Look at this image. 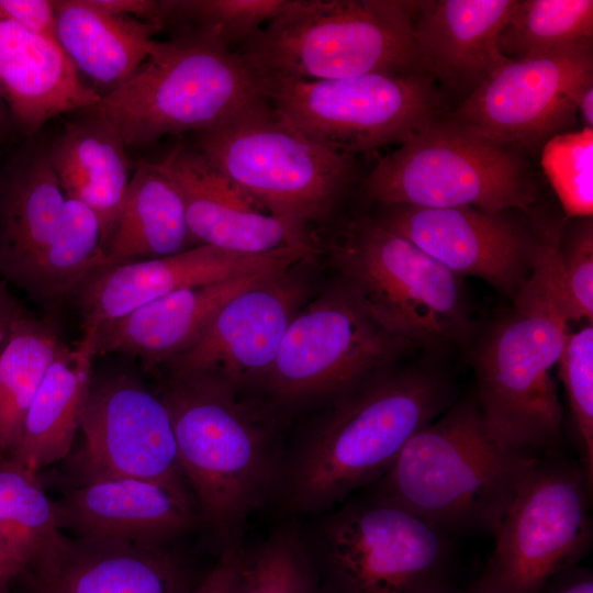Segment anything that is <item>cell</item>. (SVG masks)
<instances>
[{
    "label": "cell",
    "mask_w": 593,
    "mask_h": 593,
    "mask_svg": "<svg viewBox=\"0 0 593 593\" xmlns=\"http://www.w3.org/2000/svg\"><path fill=\"white\" fill-rule=\"evenodd\" d=\"M22 310L21 304L11 293L9 284L0 279V355Z\"/></svg>",
    "instance_id": "obj_43"
},
{
    "label": "cell",
    "mask_w": 593,
    "mask_h": 593,
    "mask_svg": "<svg viewBox=\"0 0 593 593\" xmlns=\"http://www.w3.org/2000/svg\"><path fill=\"white\" fill-rule=\"evenodd\" d=\"M517 0L418 1L414 40L424 71L445 86L475 90L512 59L502 55L500 35Z\"/></svg>",
    "instance_id": "obj_22"
},
{
    "label": "cell",
    "mask_w": 593,
    "mask_h": 593,
    "mask_svg": "<svg viewBox=\"0 0 593 593\" xmlns=\"http://www.w3.org/2000/svg\"><path fill=\"white\" fill-rule=\"evenodd\" d=\"M211 377L170 379L160 400L178 458L221 551L242 546L250 516L275 500L286 447L272 418Z\"/></svg>",
    "instance_id": "obj_3"
},
{
    "label": "cell",
    "mask_w": 593,
    "mask_h": 593,
    "mask_svg": "<svg viewBox=\"0 0 593 593\" xmlns=\"http://www.w3.org/2000/svg\"><path fill=\"white\" fill-rule=\"evenodd\" d=\"M255 78L260 94L289 125L309 139L350 156L405 142L438 119L441 109L434 79L427 74Z\"/></svg>",
    "instance_id": "obj_12"
},
{
    "label": "cell",
    "mask_w": 593,
    "mask_h": 593,
    "mask_svg": "<svg viewBox=\"0 0 593 593\" xmlns=\"http://www.w3.org/2000/svg\"><path fill=\"white\" fill-rule=\"evenodd\" d=\"M541 165L569 216L593 213V128L566 132L544 144Z\"/></svg>",
    "instance_id": "obj_36"
},
{
    "label": "cell",
    "mask_w": 593,
    "mask_h": 593,
    "mask_svg": "<svg viewBox=\"0 0 593 593\" xmlns=\"http://www.w3.org/2000/svg\"><path fill=\"white\" fill-rule=\"evenodd\" d=\"M538 593H593V573L579 564L553 577Z\"/></svg>",
    "instance_id": "obj_41"
},
{
    "label": "cell",
    "mask_w": 593,
    "mask_h": 593,
    "mask_svg": "<svg viewBox=\"0 0 593 593\" xmlns=\"http://www.w3.org/2000/svg\"><path fill=\"white\" fill-rule=\"evenodd\" d=\"M287 4L288 0H169L166 25L216 27L228 47L242 46Z\"/></svg>",
    "instance_id": "obj_35"
},
{
    "label": "cell",
    "mask_w": 593,
    "mask_h": 593,
    "mask_svg": "<svg viewBox=\"0 0 593 593\" xmlns=\"http://www.w3.org/2000/svg\"><path fill=\"white\" fill-rule=\"evenodd\" d=\"M195 149L264 210L301 230L329 217L354 172L350 155L309 139L266 100L198 133Z\"/></svg>",
    "instance_id": "obj_9"
},
{
    "label": "cell",
    "mask_w": 593,
    "mask_h": 593,
    "mask_svg": "<svg viewBox=\"0 0 593 593\" xmlns=\"http://www.w3.org/2000/svg\"><path fill=\"white\" fill-rule=\"evenodd\" d=\"M342 286L387 332L426 346L465 340L470 320L459 277L370 216L346 221L327 246Z\"/></svg>",
    "instance_id": "obj_7"
},
{
    "label": "cell",
    "mask_w": 593,
    "mask_h": 593,
    "mask_svg": "<svg viewBox=\"0 0 593 593\" xmlns=\"http://www.w3.org/2000/svg\"><path fill=\"white\" fill-rule=\"evenodd\" d=\"M191 239L183 199L166 160L138 159L115 230L102 249L105 266L170 256L188 249Z\"/></svg>",
    "instance_id": "obj_28"
},
{
    "label": "cell",
    "mask_w": 593,
    "mask_h": 593,
    "mask_svg": "<svg viewBox=\"0 0 593 593\" xmlns=\"http://www.w3.org/2000/svg\"><path fill=\"white\" fill-rule=\"evenodd\" d=\"M410 346L340 286L298 311L259 384L278 405L334 399L384 370Z\"/></svg>",
    "instance_id": "obj_14"
},
{
    "label": "cell",
    "mask_w": 593,
    "mask_h": 593,
    "mask_svg": "<svg viewBox=\"0 0 593 593\" xmlns=\"http://www.w3.org/2000/svg\"><path fill=\"white\" fill-rule=\"evenodd\" d=\"M64 345L48 320L20 312L0 355V457L16 447L29 406Z\"/></svg>",
    "instance_id": "obj_30"
},
{
    "label": "cell",
    "mask_w": 593,
    "mask_h": 593,
    "mask_svg": "<svg viewBox=\"0 0 593 593\" xmlns=\"http://www.w3.org/2000/svg\"><path fill=\"white\" fill-rule=\"evenodd\" d=\"M80 429L83 444L72 460L77 486L107 479L145 480L198 512L168 411L139 381L125 374L92 381Z\"/></svg>",
    "instance_id": "obj_15"
},
{
    "label": "cell",
    "mask_w": 593,
    "mask_h": 593,
    "mask_svg": "<svg viewBox=\"0 0 593 593\" xmlns=\"http://www.w3.org/2000/svg\"><path fill=\"white\" fill-rule=\"evenodd\" d=\"M561 277L569 321L593 320V222L583 217L560 243Z\"/></svg>",
    "instance_id": "obj_37"
},
{
    "label": "cell",
    "mask_w": 593,
    "mask_h": 593,
    "mask_svg": "<svg viewBox=\"0 0 593 593\" xmlns=\"http://www.w3.org/2000/svg\"><path fill=\"white\" fill-rule=\"evenodd\" d=\"M290 269L231 299L190 346L163 362L170 379L211 376L235 389L259 384L305 298Z\"/></svg>",
    "instance_id": "obj_18"
},
{
    "label": "cell",
    "mask_w": 593,
    "mask_h": 593,
    "mask_svg": "<svg viewBox=\"0 0 593 593\" xmlns=\"http://www.w3.org/2000/svg\"><path fill=\"white\" fill-rule=\"evenodd\" d=\"M451 384L425 368L382 370L334 398L286 447L275 500L292 514L315 516L370 486L409 439L450 405Z\"/></svg>",
    "instance_id": "obj_1"
},
{
    "label": "cell",
    "mask_w": 593,
    "mask_h": 593,
    "mask_svg": "<svg viewBox=\"0 0 593 593\" xmlns=\"http://www.w3.org/2000/svg\"><path fill=\"white\" fill-rule=\"evenodd\" d=\"M242 546L221 551L214 568L198 586L187 593H234L238 580Z\"/></svg>",
    "instance_id": "obj_39"
},
{
    "label": "cell",
    "mask_w": 593,
    "mask_h": 593,
    "mask_svg": "<svg viewBox=\"0 0 593 593\" xmlns=\"http://www.w3.org/2000/svg\"><path fill=\"white\" fill-rule=\"evenodd\" d=\"M536 459L535 452L499 441L471 395L416 432L369 486L368 499L446 532H494Z\"/></svg>",
    "instance_id": "obj_4"
},
{
    "label": "cell",
    "mask_w": 593,
    "mask_h": 593,
    "mask_svg": "<svg viewBox=\"0 0 593 593\" xmlns=\"http://www.w3.org/2000/svg\"><path fill=\"white\" fill-rule=\"evenodd\" d=\"M302 536L321 593H415L448 579V532L395 505L345 501Z\"/></svg>",
    "instance_id": "obj_10"
},
{
    "label": "cell",
    "mask_w": 593,
    "mask_h": 593,
    "mask_svg": "<svg viewBox=\"0 0 593 593\" xmlns=\"http://www.w3.org/2000/svg\"><path fill=\"white\" fill-rule=\"evenodd\" d=\"M165 160L181 192L194 240L253 254L284 246H314L304 230L264 213L195 148L179 142Z\"/></svg>",
    "instance_id": "obj_21"
},
{
    "label": "cell",
    "mask_w": 593,
    "mask_h": 593,
    "mask_svg": "<svg viewBox=\"0 0 593 593\" xmlns=\"http://www.w3.org/2000/svg\"><path fill=\"white\" fill-rule=\"evenodd\" d=\"M288 269L259 270L158 298L100 324L96 353H121L139 357L149 365L163 363L190 346L231 299Z\"/></svg>",
    "instance_id": "obj_25"
},
{
    "label": "cell",
    "mask_w": 593,
    "mask_h": 593,
    "mask_svg": "<svg viewBox=\"0 0 593 593\" xmlns=\"http://www.w3.org/2000/svg\"><path fill=\"white\" fill-rule=\"evenodd\" d=\"M24 570V563L0 530V593H13V584Z\"/></svg>",
    "instance_id": "obj_42"
},
{
    "label": "cell",
    "mask_w": 593,
    "mask_h": 593,
    "mask_svg": "<svg viewBox=\"0 0 593 593\" xmlns=\"http://www.w3.org/2000/svg\"><path fill=\"white\" fill-rule=\"evenodd\" d=\"M57 42L76 69L114 88L130 78L153 53L154 25L113 14L94 0L54 1Z\"/></svg>",
    "instance_id": "obj_29"
},
{
    "label": "cell",
    "mask_w": 593,
    "mask_h": 593,
    "mask_svg": "<svg viewBox=\"0 0 593 593\" xmlns=\"http://www.w3.org/2000/svg\"><path fill=\"white\" fill-rule=\"evenodd\" d=\"M366 192L380 204L473 206L488 212L528 211L537 200L533 176L513 150L439 118L379 158Z\"/></svg>",
    "instance_id": "obj_11"
},
{
    "label": "cell",
    "mask_w": 593,
    "mask_h": 593,
    "mask_svg": "<svg viewBox=\"0 0 593 593\" xmlns=\"http://www.w3.org/2000/svg\"><path fill=\"white\" fill-rule=\"evenodd\" d=\"M264 100L255 76L219 29L182 26L157 41L143 65L88 110L126 147H141L167 135L212 130Z\"/></svg>",
    "instance_id": "obj_5"
},
{
    "label": "cell",
    "mask_w": 593,
    "mask_h": 593,
    "mask_svg": "<svg viewBox=\"0 0 593 593\" xmlns=\"http://www.w3.org/2000/svg\"><path fill=\"white\" fill-rule=\"evenodd\" d=\"M234 593H321L296 521L278 525L254 547L242 546Z\"/></svg>",
    "instance_id": "obj_33"
},
{
    "label": "cell",
    "mask_w": 593,
    "mask_h": 593,
    "mask_svg": "<svg viewBox=\"0 0 593 593\" xmlns=\"http://www.w3.org/2000/svg\"><path fill=\"white\" fill-rule=\"evenodd\" d=\"M591 80L592 44L512 59L446 120L463 133L511 150L534 147L574 123V93Z\"/></svg>",
    "instance_id": "obj_16"
},
{
    "label": "cell",
    "mask_w": 593,
    "mask_h": 593,
    "mask_svg": "<svg viewBox=\"0 0 593 593\" xmlns=\"http://www.w3.org/2000/svg\"><path fill=\"white\" fill-rule=\"evenodd\" d=\"M418 1L288 0L236 51L255 76L321 80L426 74L414 40Z\"/></svg>",
    "instance_id": "obj_6"
},
{
    "label": "cell",
    "mask_w": 593,
    "mask_h": 593,
    "mask_svg": "<svg viewBox=\"0 0 593 593\" xmlns=\"http://www.w3.org/2000/svg\"><path fill=\"white\" fill-rule=\"evenodd\" d=\"M592 485L578 460H535L494 529V548L470 593H538L592 546Z\"/></svg>",
    "instance_id": "obj_13"
},
{
    "label": "cell",
    "mask_w": 593,
    "mask_h": 593,
    "mask_svg": "<svg viewBox=\"0 0 593 593\" xmlns=\"http://www.w3.org/2000/svg\"><path fill=\"white\" fill-rule=\"evenodd\" d=\"M125 148L118 133L90 112L85 120L68 123L47 152L66 197L97 215L101 251L115 230L131 180Z\"/></svg>",
    "instance_id": "obj_27"
},
{
    "label": "cell",
    "mask_w": 593,
    "mask_h": 593,
    "mask_svg": "<svg viewBox=\"0 0 593 593\" xmlns=\"http://www.w3.org/2000/svg\"><path fill=\"white\" fill-rule=\"evenodd\" d=\"M0 11L24 29L57 42L54 1L0 0Z\"/></svg>",
    "instance_id": "obj_38"
},
{
    "label": "cell",
    "mask_w": 593,
    "mask_h": 593,
    "mask_svg": "<svg viewBox=\"0 0 593 593\" xmlns=\"http://www.w3.org/2000/svg\"><path fill=\"white\" fill-rule=\"evenodd\" d=\"M592 0H525L503 29L499 47L510 59H523L592 44Z\"/></svg>",
    "instance_id": "obj_31"
},
{
    "label": "cell",
    "mask_w": 593,
    "mask_h": 593,
    "mask_svg": "<svg viewBox=\"0 0 593 593\" xmlns=\"http://www.w3.org/2000/svg\"><path fill=\"white\" fill-rule=\"evenodd\" d=\"M96 335V328H85L75 347L60 349L29 406L16 447L5 457L37 473L69 454L90 396Z\"/></svg>",
    "instance_id": "obj_26"
},
{
    "label": "cell",
    "mask_w": 593,
    "mask_h": 593,
    "mask_svg": "<svg viewBox=\"0 0 593 593\" xmlns=\"http://www.w3.org/2000/svg\"><path fill=\"white\" fill-rule=\"evenodd\" d=\"M415 593H463L452 588L448 583V579L430 584ZM470 593V592H468Z\"/></svg>",
    "instance_id": "obj_46"
},
{
    "label": "cell",
    "mask_w": 593,
    "mask_h": 593,
    "mask_svg": "<svg viewBox=\"0 0 593 593\" xmlns=\"http://www.w3.org/2000/svg\"><path fill=\"white\" fill-rule=\"evenodd\" d=\"M104 10L125 15L154 25L157 30L166 26V3L154 0H94Z\"/></svg>",
    "instance_id": "obj_40"
},
{
    "label": "cell",
    "mask_w": 593,
    "mask_h": 593,
    "mask_svg": "<svg viewBox=\"0 0 593 593\" xmlns=\"http://www.w3.org/2000/svg\"><path fill=\"white\" fill-rule=\"evenodd\" d=\"M574 105L585 127L593 128V80L582 85L574 93Z\"/></svg>",
    "instance_id": "obj_44"
},
{
    "label": "cell",
    "mask_w": 593,
    "mask_h": 593,
    "mask_svg": "<svg viewBox=\"0 0 593 593\" xmlns=\"http://www.w3.org/2000/svg\"><path fill=\"white\" fill-rule=\"evenodd\" d=\"M318 251L315 246H284L267 253H242L200 244L180 253L107 267L80 289L85 328L175 291L243 277L265 269L292 268Z\"/></svg>",
    "instance_id": "obj_19"
},
{
    "label": "cell",
    "mask_w": 593,
    "mask_h": 593,
    "mask_svg": "<svg viewBox=\"0 0 593 593\" xmlns=\"http://www.w3.org/2000/svg\"><path fill=\"white\" fill-rule=\"evenodd\" d=\"M0 530L24 569L65 536L36 472L5 456L0 457Z\"/></svg>",
    "instance_id": "obj_32"
},
{
    "label": "cell",
    "mask_w": 593,
    "mask_h": 593,
    "mask_svg": "<svg viewBox=\"0 0 593 593\" xmlns=\"http://www.w3.org/2000/svg\"><path fill=\"white\" fill-rule=\"evenodd\" d=\"M13 121L0 87V143H4L10 134Z\"/></svg>",
    "instance_id": "obj_45"
},
{
    "label": "cell",
    "mask_w": 593,
    "mask_h": 593,
    "mask_svg": "<svg viewBox=\"0 0 593 593\" xmlns=\"http://www.w3.org/2000/svg\"><path fill=\"white\" fill-rule=\"evenodd\" d=\"M104 268L94 212L66 197L47 152L23 154L0 178V279L53 300Z\"/></svg>",
    "instance_id": "obj_8"
},
{
    "label": "cell",
    "mask_w": 593,
    "mask_h": 593,
    "mask_svg": "<svg viewBox=\"0 0 593 593\" xmlns=\"http://www.w3.org/2000/svg\"><path fill=\"white\" fill-rule=\"evenodd\" d=\"M579 463L593 486V326L568 333L558 360Z\"/></svg>",
    "instance_id": "obj_34"
},
{
    "label": "cell",
    "mask_w": 593,
    "mask_h": 593,
    "mask_svg": "<svg viewBox=\"0 0 593 593\" xmlns=\"http://www.w3.org/2000/svg\"><path fill=\"white\" fill-rule=\"evenodd\" d=\"M0 87L13 125L33 136L59 114L88 110L101 96L86 87L58 42L0 11Z\"/></svg>",
    "instance_id": "obj_24"
},
{
    "label": "cell",
    "mask_w": 593,
    "mask_h": 593,
    "mask_svg": "<svg viewBox=\"0 0 593 593\" xmlns=\"http://www.w3.org/2000/svg\"><path fill=\"white\" fill-rule=\"evenodd\" d=\"M374 219L457 277L474 276L513 299L528 279L536 237L505 211L381 204Z\"/></svg>",
    "instance_id": "obj_17"
},
{
    "label": "cell",
    "mask_w": 593,
    "mask_h": 593,
    "mask_svg": "<svg viewBox=\"0 0 593 593\" xmlns=\"http://www.w3.org/2000/svg\"><path fill=\"white\" fill-rule=\"evenodd\" d=\"M59 529L82 537L164 546L201 525L197 511L149 481L119 478L76 486L54 503Z\"/></svg>",
    "instance_id": "obj_23"
},
{
    "label": "cell",
    "mask_w": 593,
    "mask_h": 593,
    "mask_svg": "<svg viewBox=\"0 0 593 593\" xmlns=\"http://www.w3.org/2000/svg\"><path fill=\"white\" fill-rule=\"evenodd\" d=\"M562 227L547 222L536 231L532 272L473 359L475 398L490 433L507 447L530 452L553 448L562 438L563 410L550 376L570 322L560 264Z\"/></svg>",
    "instance_id": "obj_2"
},
{
    "label": "cell",
    "mask_w": 593,
    "mask_h": 593,
    "mask_svg": "<svg viewBox=\"0 0 593 593\" xmlns=\"http://www.w3.org/2000/svg\"><path fill=\"white\" fill-rule=\"evenodd\" d=\"M25 593H187L183 571L164 546L64 536L15 580Z\"/></svg>",
    "instance_id": "obj_20"
}]
</instances>
